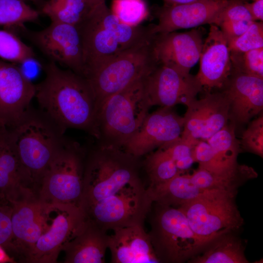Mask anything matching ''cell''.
I'll return each instance as SVG.
<instances>
[{
    "mask_svg": "<svg viewBox=\"0 0 263 263\" xmlns=\"http://www.w3.org/2000/svg\"><path fill=\"white\" fill-rule=\"evenodd\" d=\"M232 69L263 78V47L244 52H230Z\"/></svg>",
    "mask_w": 263,
    "mask_h": 263,
    "instance_id": "obj_35",
    "label": "cell"
},
{
    "mask_svg": "<svg viewBox=\"0 0 263 263\" xmlns=\"http://www.w3.org/2000/svg\"><path fill=\"white\" fill-rule=\"evenodd\" d=\"M90 12L101 26L111 32L124 50L151 38V26H130L122 22L103 1L94 6Z\"/></svg>",
    "mask_w": 263,
    "mask_h": 263,
    "instance_id": "obj_26",
    "label": "cell"
},
{
    "mask_svg": "<svg viewBox=\"0 0 263 263\" xmlns=\"http://www.w3.org/2000/svg\"><path fill=\"white\" fill-rule=\"evenodd\" d=\"M146 76L113 94L102 104L94 137L98 145L122 149L138 130L150 108L145 93Z\"/></svg>",
    "mask_w": 263,
    "mask_h": 263,
    "instance_id": "obj_4",
    "label": "cell"
},
{
    "mask_svg": "<svg viewBox=\"0 0 263 263\" xmlns=\"http://www.w3.org/2000/svg\"><path fill=\"white\" fill-rule=\"evenodd\" d=\"M44 69V79L36 85L35 98L38 109L63 133L75 129L94 137L97 110L88 81L53 61Z\"/></svg>",
    "mask_w": 263,
    "mask_h": 263,
    "instance_id": "obj_2",
    "label": "cell"
},
{
    "mask_svg": "<svg viewBox=\"0 0 263 263\" xmlns=\"http://www.w3.org/2000/svg\"><path fill=\"white\" fill-rule=\"evenodd\" d=\"M43 204L42 232L27 259V263H56L60 252L85 220L78 206Z\"/></svg>",
    "mask_w": 263,
    "mask_h": 263,
    "instance_id": "obj_9",
    "label": "cell"
},
{
    "mask_svg": "<svg viewBox=\"0 0 263 263\" xmlns=\"http://www.w3.org/2000/svg\"><path fill=\"white\" fill-rule=\"evenodd\" d=\"M0 199L14 204L38 199L37 192L23 167L10 129L0 124Z\"/></svg>",
    "mask_w": 263,
    "mask_h": 263,
    "instance_id": "obj_15",
    "label": "cell"
},
{
    "mask_svg": "<svg viewBox=\"0 0 263 263\" xmlns=\"http://www.w3.org/2000/svg\"><path fill=\"white\" fill-rule=\"evenodd\" d=\"M139 159L98 145L86 153L79 204L86 220L106 232L144 225L153 202L141 178Z\"/></svg>",
    "mask_w": 263,
    "mask_h": 263,
    "instance_id": "obj_1",
    "label": "cell"
},
{
    "mask_svg": "<svg viewBox=\"0 0 263 263\" xmlns=\"http://www.w3.org/2000/svg\"><path fill=\"white\" fill-rule=\"evenodd\" d=\"M189 176L192 182L203 190L219 189L238 191L239 187L256 178L258 174L252 167L238 163L233 167L217 171L198 167Z\"/></svg>",
    "mask_w": 263,
    "mask_h": 263,
    "instance_id": "obj_25",
    "label": "cell"
},
{
    "mask_svg": "<svg viewBox=\"0 0 263 263\" xmlns=\"http://www.w3.org/2000/svg\"><path fill=\"white\" fill-rule=\"evenodd\" d=\"M92 8L86 0H50L42 11L51 22L77 26Z\"/></svg>",
    "mask_w": 263,
    "mask_h": 263,
    "instance_id": "obj_30",
    "label": "cell"
},
{
    "mask_svg": "<svg viewBox=\"0 0 263 263\" xmlns=\"http://www.w3.org/2000/svg\"><path fill=\"white\" fill-rule=\"evenodd\" d=\"M203 43L202 34L196 29L155 34L152 40L153 57L157 64L189 73L199 60Z\"/></svg>",
    "mask_w": 263,
    "mask_h": 263,
    "instance_id": "obj_16",
    "label": "cell"
},
{
    "mask_svg": "<svg viewBox=\"0 0 263 263\" xmlns=\"http://www.w3.org/2000/svg\"><path fill=\"white\" fill-rule=\"evenodd\" d=\"M36 84L16 64L0 59V124L14 126L30 108Z\"/></svg>",
    "mask_w": 263,
    "mask_h": 263,
    "instance_id": "obj_14",
    "label": "cell"
},
{
    "mask_svg": "<svg viewBox=\"0 0 263 263\" xmlns=\"http://www.w3.org/2000/svg\"><path fill=\"white\" fill-rule=\"evenodd\" d=\"M200 56V68L196 76L203 88H224L232 72L228 41L220 28L210 24Z\"/></svg>",
    "mask_w": 263,
    "mask_h": 263,
    "instance_id": "obj_19",
    "label": "cell"
},
{
    "mask_svg": "<svg viewBox=\"0 0 263 263\" xmlns=\"http://www.w3.org/2000/svg\"><path fill=\"white\" fill-rule=\"evenodd\" d=\"M27 33L31 41L51 61L83 77L82 45L76 26L51 22L43 30Z\"/></svg>",
    "mask_w": 263,
    "mask_h": 263,
    "instance_id": "obj_11",
    "label": "cell"
},
{
    "mask_svg": "<svg viewBox=\"0 0 263 263\" xmlns=\"http://www.w3.org/2000/svg\"><path fill=\"white\" fill-rule=\"evenodd\" d=\"M25 0V1H30L36 4H39V3H40L39 0Z\"/></svg>",
    "mask_w": 263,
    "mask_h": 263,
    "instance_id": "obj_43",
    "label": "cell"
},
{
    "mask_svg": "<svg viewBox=\"0 0 263 263\" xmlns=\"http://www.w3.org/2000/svg\"><path fill=\"white\" fill-rule=\"evenodd\" d=\"M245 7L255 21H263V0H255L252 2H244Z\"/></svg>",
    "mask_w": 263,
    "mask_h": 263,
    "instance_id": "obj_40",
    "label": "cell"
},
{
    "mask_svg": "<svg viewBox=\"0 0 263 263\" xmlns=\"http://www.w3.org/2000/svg\"><path fill=\"white\" fill-rule=\"evenodd\" d=\"M109 235L108 248L113 263H159L143 225L117 228Z\"/></svg>",
    "mask_w": 263,
    "mask_h": 263,
    "instance_id": "obj_22",
    "label": "cell"
},
{
    "mask_svg": "<svg viewBox=\"0 0 263 263\" xmlns=\"http://www.w3.org/2000/svg\"><path fill=\"white\" fill-rule=\"evenodd\" d=\"M242 133L240 141L241 150L263 157V116L250 121Z\"/></svg>",
    "mask_w": 263,
    "mask_h": 263,
    "instance_id": "obj_37",
    "label": "cell"
},
{
    "mask_svg": "<svg viewBox=\"0 0 263 263\" xmlns=\"http://www.w3.org/2000/svg\"><path fill=\"white\" fill-rule=\"evenodd\" d=\"M9 129L21 163L38 194L44 173L66 139L65 133L40 110L31 107Z\"/></svg>",
    "mask_w": 263,
    "mask_h": 263,
    "instance_id": "obj_3",
    "label": "cell"
},
{
    "mask_svg": "<svg viewBox=\"0 0 263 263\" xmlns=\"http://www.w3.org/2000/svg\"><path fill=\"white\" fill-rule=\"evenodd\" d=\"M254 21L244 2L241 0H228L216 26L229 40L242 34Z\"/></svg>",
    "mask_w": 263,
    "mask_h": 263,
    "instance_id": "obj_29",
    "label": "cell"
},
{
    "mask_svg": "<svg viewBox=\"0 0 263 263\" xmlns=\"http://www.w3.org/2000/svg\"><path fill=\"white\" fill-rule=\"evenodd\" d=\"M227 41L230 52H244L263 47V21H254L242 34Z\"/></svg>",
    "mask_w": 263,
    "mask_h": 263,
    "instance_id": "obj_36",
    "label": "cell"
},
{
    "mask_svg": "<svg viewBox=\"0 0 263 263\" xmlns=\"http://www.w3.org/2000/svg\"><path fill=\"white\" fill-rule=\"evenodd\" d=\"M39 15L24 0H0V25L21 28L26 22L37 20Z\"/></svg>",
    "mask_w": 263,
    "mask_h": 263,
    "instance_id": "obj_32",
    "label": "cell"
},
{
    "mask_svg": "<svg viewBox=\"0 0 263 263\" xmlns=\"http://www.w3.org/2000/svg\"><path fill=\"white\" fill-rule=\"evenodd\" d=\"M228 0H199L184 4L165 5L158 14V22L151 26L153 35L174 32L206 24L217 25Z\"/></svg>",
    "mask_w": 263,
    "mask_h": 263,
    "instance_id": "obj_17",
    "label": "cell"
},
{
    "mask_svg": "<svg viewBox=\"0 0 263 263\" xmlns=\"http://www.w3.org/2000/svg\"><path fill=\"white\" fill-rule=\"evenodd\" d=\"M229 103V120L236 125L248 124L263 109V78L232 69L225 86Z\"/></svg>",
    "mask_w": 263,
    "mask_h": 263,
    "instance_id": "obj_18",
    "label": "cell"
},
{
    "mask_svg": "<svg viewBox=\"0 0 263 263\" xmlns=\"http://www.w3.org/2000/svg\"><path fill=\"white\" fill-rule=\"evenodd\" d=\"M13 210V204L0 199V246L7 252L12 236L11 218Z\"/></svg>",
    "mask_w": 263,
    "mask_h": 263,
    "instance_id": "obj_39",
    "label": "cell"
},
{
    "mask_svg": "<svg viewBox=\"0 0 263 263\" xmlns=\"http://www.w3.org/2000/svg\"><path fill=\"white\" fill-rule=\"evenodd\" d=\"M166 5H172L191 2L199 0H164Z\"/></svg>",
    "mask_w": 263,
    "mask_h": 263,
    "instance_id": "obj_41",
    "label": "cell"
},
{
    "mask_svg": "<svg viewBox=\"0 0 263 263\" xmlns=\"http://www.w3.org/2000/svg\"><path fill=\"white\" fill-rule=\"evenodd\" d=\"M0 57L14 64H24L35 59L32 48L15 34L0 30Z\"/></svg>",
    "mask_w": 263,
    "mask_h": 263,
    "instance_id": "obj_33",
    "label": "cell"
},
{
    "mask_svg": "<svg viewBox=\"0 0 263 263\" xmlns=\"http://www.w3.org/2000/svg\"><path fill=\"white\" fill-rule=\"evenodd\" d=\"M207 141L222 169L231 168L238 163L237 158L242 150L234 124L227 123Z\"/></svg>",
    "mask_w": 263,
    "mask_h": 263,
    "instance_id": "obj_28",
    "label": "cell"
},
{
    "mask_svg": "<svg viewBox=\"0 0 263 263\" xmlns=\"http://www.w3.org/2000/svg\"><path fill=\"white\" fill-rule=\"evenodd\" d=\"M43 203L37 199L13 204L12 236L8 253L19 260L27 259L42 229Z\"/></svg>",
    "mask_w": 263,
    "mask_h": 263,
    "instance_id": "obj_20",
    "label": "cell"
},
{
    "mask_svg": "<svg viewBox=\"0 0 263 263\" xmlns=\"http://www.w3.org/2000/svg\"><path fill=\"white\" fill-rule=\"evenodd\" d=\"M86 155L79 143L66 138L41 179L38 200L43 204L79 207Z\"/></svg>",
    "mask_w": 263,
    "mask_h": 263,
    "instance_id": "obj_7",
    "label": "cell"
},
{
    "mask_svg": "<svg viewBox=\"0 0 263 263\" xmlns=\"http://www.w3.org/2000/svg\"><path fill=\"white\" fill-rule=\"evenodd\" d=\"M76 26L82 45L84 77L125 50L115 37L103 27L90 12Z\"/></svg>",
    "mask_w": 263,
    "mask_h": 263,
    "instance_id": "obj_21",
    "label": "cell"
},
{
    "mask_svg": "<svg viewBox=\"0 0 263 263\" xmlns=\"http://www.w3.org/2000/svg\"></svg>",
    "mask_w": 263,
    "mask_h": 263,
    "instance_id": "obj_45",
    "label": "cell"
},
{
    "mask_svg": "<svg viewBox=\"0 0 263 263\" xmlns=\"http://www.w3.org/2000/svg\"><path fill=\"white\" fill-rule=\"evenodd\" d=\"M184 119L172 108L160 107L148 113L137 132L122 149L140 158L181 138Z\"/></svg>",
    "mask_w": 263,
    "mask_h": 263,
    "instance_id": "obj_12",
    "label": "cell"
},
{
    "mask_svg": "<svg viewBox=\"0 0 263 263\" xmlns=\"http://www.w3.org/2000/svg\"><path fill=\"white\" fill-rule=\"evenodd\" d=\"M39 1H40V2H41L42 0H39Z\"/></svg>",
    "mask_w": 263,
    "mask_h": 263,
    "instance_id": "obj_44",
    "label": "cell"
},
{
    "mask_svg": "<svg viewBox=\"0 0 263 263\" xmlns=\"http://www.w3.org/2000/svg\"><path fill=\"white\" fill-rule=\"evenodd\" d=\"M238 191L205 190L179 207L196 235L208 243L225 231L238 232L244 219L236 203Z\"/></svg>",
    "mask_w": 263,
    "mask_h": 263,
    "instance_id": "obj_8",
    "label": "cell"
},
{
    "mask_svg": "<svg viewBox=\"0 0 263 263\" xmlns=\"http://www.w3.org/2000/svg\"><path fill=\"white\" fill-rule=\"evenodd\" d=\"M187 107L180 139L193 147L207 141L229 121V103L224 92L207 94Z\"/></svg>",
    "mask_w": 263,
    "mask_h": 263,
    "instance_id": "obj_13",
    "label": "cell"
},
{
    "mask_svg": "<svg viewBox=\"0 0 263 263\" xmlns=\"http://www.w3.org/2000/svg\"><path fill=\"white\" fill-rule=\"evenodd\" d=\"M144 167L150 181L149 187H153L182 174L175 163L161 147L146 155Z\"/></svg>",
    "mask_w": 263,
    "mask_h": 263,
    "instance_id": "obj_31",
    "label": "cell"
},
{
    "mask_svg": "<svg viewBox=\"0 0 263 263\" xmlns=\"http://www.w3.org/2000/svg\"><path fill=\"white\" fill-rule=\"evenodd\" d=\"M153 204L154 211L148 234L159 263L188 262L207 243L196 235L179 207Z\"/></svg>",
    "mask_w": 263,
    "mask_h": 263,
    "instance_id": "obj_5",
    "label": "cell"
},
{
    "mask_svg": "<svg viewBox=\"0 0 263 263\" xmlns=\"http://www.w3.org/2000/svg\"><path fill=\"white\" fill-rule=\"evenodd\" d=\"M145 93L150 107L186 106L196 98L203 88L196 75L172 67L156 64L144 81Z\"/></svg>",
    "mask_w": 263,
    "mask_h": 263,
    "instance_id": "obj_10",
    "label": "cell"
},
{
    "mask_svg": "<svg viewBox=\"0 0 263 263\" xmlns=\"http://www.w3.org/2000/svg\"><path fill=\"white\" fill-rule=\"evenodd\" d=\"M110 10L122 22L133 27L140 25L149 15L144 0H113Z\"/></svg>",
    "mask_w": 263,
    "mask_h": 263,
    "instance_id": "obj_34",
    "label": "cell"
},
{
    "mask_svg": "<svg viewBox=\"0 0 263 263\" xmlns=\"http://www.w3.org/2000/svg\"><path fill=\"white\" fill-rule=\"evenodd\" d=\"M237 232L225 231L212 238L190 263H248L245 246Z\"/></svg>",
    "mask_w": 263,
    "mask_h": 263,
    "instance_id": "obj_24",
    "label": "cell"
},
{
    "mask_svg": "<svg viewBox=\"0 0 263 263\" xmlns=\"http://www.w3.org/2000/svg\"><path fill=\"white\" fill-rule=\"evenodd\" d=\"M193 147L180 139L161 148L169 156L179 171L183 173L195 162L193 157Z\"/></svg>",
    "mask_w": 263,
    "mask_h": 263,
    "instance_id": "obj_38",
    "label": "cell"
},
{
    "mask_svg": "<svg viewBox=\"0 0 263 263\" xmlns=\"http://www.w3.org/2000/svg\"><path fill=\"white\" fill-rule=\"evenodd\" d=\"M153 203L178 207L203 191L191 181L189 174H179L168 181L148 187Z\"/></svg>",
    "mask_w": 263,
    "mask_h": 263,
    "instance_id": "obj_27",
    "label": "cell"
},
{
    "mask_svg": "<svg viewBox=\"0 0 263 263\" xmlns=\"http://www.w3.org/2000/svg\"><path fill=\"white\" fill-rule=\"evenodd\" d=\"M109 237L105 231L85 220L63 249L66 263H103L108 248Z\"/></svg>",
    "mask_w": 263,
    "mask_h": 263,
    "instance_id": "obj_23",
    "label": "cell"
},
{
    "mask_svg": "<svg viewBox=\"0 0 263 263\" xmlns=\"http://www.w3.org/2000/svg\"><path fill=\"white\" fill-rule=\"evenodd\" d=\"M88 3L91 8L98 4L99 3L104 1V0H86Z\"/></svg>",
    "mask_w": 263,
    "mask_h": 263,
    "instance_id": "obj_42",
    "label": "cell"
},
{
    "mask_svg": "<svg viewBox=\"0 0 263 263\" xmlns=\"http://www.w3.org/2000/svg\"><path fill=\"white\" fill-rule=\"evenodd\" d=\"M153 37L122 51L84 77L94 93L97 113L107 98L147 76L155 67Z\"/></svg>",
    "mask_w": 263,
    "mask_h": 263,
    "instance_id": "obj_6",
    "label": "cell"
}]
</instances>
